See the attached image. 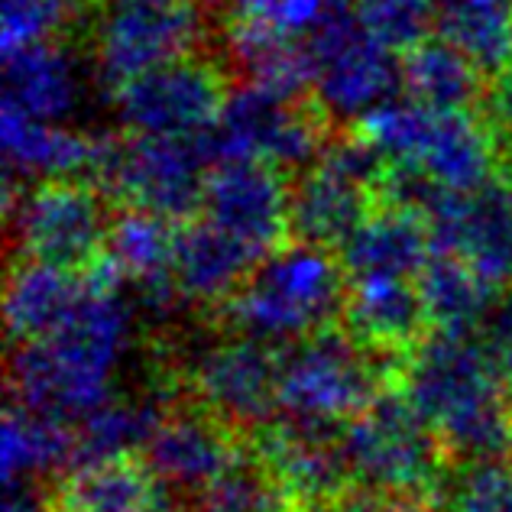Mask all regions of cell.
Returning <instances> with one entry per match:
<instances>
[{"label":"cell","mask_w":512,"mask_h":512,"mask_svg":"<svg viewBox=\"0 0 512 512\" xmlns=\"http://www.w3.org/2000/svg\"><path fill=\"white\" fill-rule=\"evenodd\" d=\"M305 49L315 75L312 94L334 124H360L376 107L399 98L402 59L363 30L354 0H334L328 17L305 36Z\"/></svg>","instance_id":"4fadbf2b"},{"label":"cell","mask_w":512,"mask_h":512,"mask_svg":"<svg viewBox=\"0 0 512 512\" xmlns=\"http://www.w3.org/2000/svg\"><path fill=\"white\" fill-rule=\"evenodd\" d=\"M140 512H198V509H192L185 500H179L172 490H159Z\"/></svg>","instance_id":"f35d334b"},{"label":"cell","mask_w":512,"mask_h":512,"mask_svg":"<svg viewBox=\"0 0 512 512\" xmlns=\"http://www.w3.org/2000/svg\"><path fill=\"white\" fill-rule=\"evenodd\" d=\"M334 133L331 114L312 98H282L260 85L240 82L227 98L218 124L205 137L211 159H263L286 175L315 166Z\"/></svg>","instance_id":"ba28073f"},{"label":"cell","mask_w":512,"mask_h":512,"mask_svg":"<svg viewBox=\"0 0 512 512\" xmlns=\"http://www.w3.org/2000/svg\"><path fill=\"white\" fill-rule=\"evenodd\" d=\"M88 4H101V0H88Z\"/></svg>","instance_id":"ab89813d"},{"label":"cell","mask_w":512,"mask_h":512,"mask_svg":"<svg viewBox=\"0 0 512 512\" xmlns=\"http://www.w3.org/2000/svg\"><path fill=\"white\" fill-rule=\"evenodd\" d=\"M140 457L163 490L201 496L237 461L240 451L234 448L231 425L218 415L205 409H179L163 412Z\"/></svg>","instance_id":"e0dca14e"},{"label":"cell","mask_w":512,"mask_h":512,"mask_svg":"<svg viewBox=\"0 0 512 512\" xmlns=\"http://www.w3.org/2000/svg\"><path fill=\"white\" fill-rule=\"evenodd\" d=\"M347 331L370 350H412L425 338L428 312L419 279L370 276L347 279Z\"/></svg>","instance_id":"603a6c76"},{"label":"cell","mask_w":512,"mask_h":512,"mask_svg":"<svg viewBox=\"0 0 512 512\" xmlns=\"http://www.w3.org/2000/svg\"><path fill=\"white\" fill-rule=\"evenodd\" d=\"M198 512H289V493L260 457H240L198 496Z\"/></svg>","instance_id":"d6a6232c"},{"label":"cell","mask_w":512,"mask_h":512,"mask_svg":"<svg viewBox=\"0 0 512 512\" xmlns=\"http://www.w3.org/2000/svg\"><path fill=\"white\" fill-rule=\"evenodd\" d=\"M175 234H179V224L140 208H124L111 224L104 266L117 276L120 286L127 282L137 302L150 312H166L179 299Z\"/></svg>","instance_id":"d6986e66"},{"label":"cell","mask_w":512,"mask_h":512,"mask_svg":"<svg viewBox=\"0 0 512 512\" xmlns=\"http://www.w3.org/2000/svg\"><path fill=\"white\" fill-rule=\"evenodd\" d=\"M483 117L493 127L496 140L503 146L506 156V169H512V72H506L503 78H496L487 91V101H483Z\"/></svg>","instance_id":"8d00e7d4"},{"label":"cell","mask_w":512,"mask_h":512,"mask_svg":"<svg viewBox=\"0 0 512 512\" xmlns=\"http://www.w3.org/2000/svg\"><path fill=\"white\" fill-rule=\"evenodd\" d=\"M7 156V175L23 182L39 179H88L98 137L75 130L72 124H46L4 104L0 127Z\"/></svg>","instance_id":"cb8c5ba5"},{"label":"cell","mask_w":512,"mask_h":512,"mask_svg":"<svg viewBox=\"0 0 512 512\" xmlns=\"http://www.w3.org/2000/svg\"><path fill=\"white\" fill-rule=\"evenodd\" d=\"M163 490L143 457L82 461L56 493L59 512H140Z\"/></svg>","instance_id":"f1b7e54d"},{"label":"cell","mask_w":512,"mask_h":512,"mask_svg":"<svg viewBox=\"0 0 512 512\" xmlns=\"http://www.w3.org/2000/svg\"><path fill=\"white\" fill-rule=\"evenodd\" d=\"M435 30L496 82L512 72V0H438Z\"/></svg>","instance_id":"f546056e"},{"label":"cell","mask_w":512,"mask_h":512,"mask_svg":"<svg viewBox=\"0 0 512 512\" xmlns=\"http://www.w3.org/2000/svg\"><path fill=\"white\" fill-rule=\"evenodd\" d=\"M354 13L373 39L402 52L431 39L438 20V0H354Z\"/></svg>","instance_id":"836d02e7"},{"label":"cell","mask_w":512,"mask_h":512,"mask_svg":"<svg viewBox=\"0 0 512 512\" xmlns=\"http://www.w3.org/2000/svg\"><path fill=\"white\" fill-rule=\"evenodd\" d=\"M4 104L46 124H72L85 104L82 62L65 43L33 46L7 56Z\"/></svg>","instance_id":"7402d4cb"},{"label":"cell","mask_w":512,"mask_h":512,"mask_svg":"<svg viewBox=\"0 0 512 512\" xmlns=\"http://www.w3.org/2000/svg\"><path fill=\"white\" fill-rule=\"evenodd\" d=\"M347 286L338 253L289 240L256 263L221 312L234 334L266 347H292L344 318Z\"/></svg>","instance_id":"3957f363"},{"label":"cell","mask_w":512,"mask_h":512,"mask_svg":"<svg viewBox=\"0 0 512 512\" xmlns=\"http://www.w3.org/2000/svg\"><path fill=\"white\" fill-rule=\"evenodd\" d=\"M350 483L386 500L409 503L438 490L444 448L415 406L399 393H380L341 428Z\"/></svg>","instance_id":"8992f818"},{"label":"cell","mask_w":512,"mask_h":512,"mask_svg":"<svg viewBox=\"0 0 512 512\" xmlns=\"http://www.w3.org/2000/svg\"><path fill=\"white\" fill-rule=\"evenodd\" d=\"M137 334L133 305L111 269L91 273L82 299L43 341L17 344L10 386L26 409L78 428L117 399V376Z\"/></svg>","instance_id":"6da1fadb"},{"label":"cell","mask_w":512,"mask_h":512,"mask_svg":"<svg viewBox=\"0 0 512 512\" xmlns=\"http://www.w3.org/2000/svg\"><path fill=\"white\" fill-rule=\"evenodd\" d=\"M163 419L150 399H114L75 428L78 461H104V457H130L146 448L153 428Z\"/></svg>","instance_id":"4dcf8cb0"},{"label":"cell","mask_w":512,"mask_h":512,"mask_svg":"<svg viewBox=\"0 0 512 512\" xmlns=\"http://www.w3.org/2000/svg\"><path fill=\"white\" fill-rule=\"evenodd\" d=\"M211 166L205 140L140 137L124 130L98 137L88 182L98 185L107 201L185 224L201 214Z\"/></svg>","instance_id":"5b68a950"},{"label":"cell","mask_w":512,"mask_h":512,"mask_svg":"<svg viewBox=\"0 0 512 512\" xmlns=\"http://www.w3.org/2000/svg\"><path fill=\"white\" fill-rule=\"evenodd\" d=\"M292 175L263 159H218L208 172L201 218L221 227L256 256L292 240Z\"/></svg>","instance_id":"2e32d148"},{"label":"cell","mask_w":512,"mask_h":512,"mask_svg":"<svg viewBox=\"0 0 512 512\" xmlns=\"http://www.w3.org/2000/svg\"><path fill=\"white\" fill-rule=\"evenodd\" d=\"M431 253H435V237H431L428 221L422 218V211L402 205V201H376L373 211L338 250L347 279H419Z\"/></svg>","instance_id":"ffe728a7"},{"label":"cell","mask_w":512,"mask_h":512,"mask_svg":"<svg viewBox=\"0 0 512 512\" xmlns=\"http://www.w3.org/2000/svg\"><path fill=\"white\" fill-rule=\"evenodd\" d=\"M0 457L7 487H43L62 467L78 461L75 428L13 402L4 419Z\"/></svg>","instance_id":"4316f807"},{"label":"cell","mask_w":512,"mask_h":512,"mask_svg":"<svg viewBox=\"0 0 512 512\" xmlns=\"http://www.w3.org/2000/svg\"><path fill=\"white\" fill-rule=\"evenodd\" d=\"M487 344L493 350V360L500 367L506 393L512 399V286L500 295V302H496L487 321Z\"/></svg>","instance_id":"d590c367"},{"label":"cell","mask_w":512,"mask_h":512,"mask_svg":"<svg viewBox=\"0 0 512 512\" xmlns=\"http://www.w3.org/2000/svg\"><path fill=\"white\" fill-rule=\"evenodd\" d=\"M435 512H512V467L506 461L464 464L441 487Z\"/></svg>","instance_id":"e575fe53"},{"label":"cell","mask_w":512,"mask_h":512,"mask_svg":"<svg viewBox=\"0 0 512 512\" xmlns=\"http://www.w3.org/2000/svg\"><path fill=\"white\" fill-rule=\"evenodd\" d=\"M185 383L198 406L227 425L263 428L279 412V354L244 334L198 344L185 357Z\"/></svg>","instance_id":"9a60e30c"},{"label":"cell","mask_w":512,"mask_h":512,"mask_svg":"<svg viewBox=\"0 0 512 512\" xmlns=\"http://www.w3.org/2000/svg\"><path fill=\"white\" fill-rule=\"evenodd\" d=\"M256 457L273 470L286 493L302 503L338 496L350 483L341 451V428L308 425L282 415L260 428Z\"/></svg>","instance_id":"ac0fdd59"},{"label":"cell","mask_w":512,"mask_h":512,"mask_svg":"<svg viewBox=\"0 0 512 512\" xmlns=\"http://www.w3.org/2000/svg\"><path fill=\"white\" fill-rule=\"evenodd\" d=\"M402 396L454 461L493 464L509 457L512 399L480 334H425L402 360Z\"/></svg>","instance_id":"7a4b0ae2"},{"label":"cell","mask_w":512,"mask_h":512,"mask_svg":"<svg viewBox=\"0 0 512 512\" xmlns=\"http://www.w3.org/2000/svg\"><path fill=\"white\" fill-rule=\"evenodd\" d=\"M422 302L428 312V325L448 334H477L487 328L496 302H500V286L464 263L461 256L435 250L425 269L419 273Z\"/></svg>","instance_id":"484cf974"},{"label":"cell","mask_w":512,"mask_h":512,"mask_svg":"<svg viewBox=\"0 0 512 512\" xmlns=\"http://www.w3.org/2000/svg\"><path fill=\"white\" fill-rule=\"evenodd\" d=\"M383 201L422 211L435 250L461 256L496 286H512V188H503V182L448 192L406 169H389Z\"/></svg>","instance_id":"8fae6325"},{"label":"cell","mask_w":512,"mask_h":512,"mask_svg":"<svg viewBox=\"0 0 512 512\" xmlns=\"http://www.w3.org/2000/svg\"><path fill=\"white\" fill-rule=\"evenodd\" d=\"M88 279L69 269L20 256L7 276L4 315L13 344H33L52 334L82 299Z\"/></svg>","instance_id":"d4e9b609"},{"label":"cell","mask_w":512,"mask_h":512,"mask_svg":"<svg viewBox=\"0 0 512 512\" xmlns=\"http://www.w3.org/2000/svg\"><path fill=\"white\" fill-rule=\"evenodd\" d=\"M231 91V69L224 59L192 52L130 78L111 91V101L127 133L205 140Z\"/></svg>","instance_id":"5bb4252c"},{"label":"cell","mask_w":512,"mask_h":512,"mask_svg":"<svg viewBox=\"0 0 512 512\" xmlns=\"http://www.w3.org/2000/svg\"><path fill=\"white\" fill-rule=\"evenodd\" d=\"M354 130L393 169H406L448 192H474L500 182V169H506L503 146L477 111H431L412 98H393Z\"/></svg>","instance_id":"277c9868"},{"label":"cell","mask_w":512,"mask_h":512,"mask_svg":"<svg viewBox=\"0 0 512 512\" xmlns=\"http://www.w3.org/2000/svg\"><path fill=\"white\" fill-rule=\"evenodd\" d=\"M389 169L357 130L334 137L318 163L292 179V240L338 253L383 198Z\"/></svg>","instance_id":"7c38bea8"},{"label":"cell","mask_w":512,"mask_h":512,"mask_svg":"<svg viewBox=\"0 0 512 512\" xmlns=\"http://www.w3.org/2000/svg\"><path fill=\"white\" fill-rule=\"evenodd\" d=\"M260 263L247 244H240L205 218L179 224L175 234V289L182 302L227 305L234 292Z\"/></svg>","instance_id":"44dd1931"},{"label":"cell","mask_w":512,"mask_h":512,"mask_svg":"<svg viewBox=\"0 0 512 512\" xmlns=\"http://www.w3.org/2000/svg\"><path fill=\"white\" fill-rule=\"evenodd\" d=\"M487 75L448 39H425L402 56V91L431 111H477L487 101Z\"/></svg>","instance_id":"83f0119b"},{"label":"cell","mask_w":512,"mask_h":512,"mask_svg":"<svg viewBox=\"0 0 512 512\" xmlns=\"http://www.w3.org/2000/svg\"><path fill=\"white\" fill-rule=\"evenodd\" d=\"M302 512H402L396 506V500H386V496H376V493H338V496H328V500H318V503H308Z\"/></svg>","instance_id":"74e56055"},{"label":"cell","mask_w":512,"mask_h":512,"mask_svg":"<svg viewBox=\"0 0 512 512\" xmlns=\"http://www.w3.org/2000/svg\"><path fill=\"white\" fill-rule=\"evenodd\" d=\"M376 350L328 328L279 354V412L286 419L344 428L383 393Z\"/></svg>","instance_id":"30bf717a"},{"label":"cell","mask_w":512,"mask_h":512,"mask_svg":"<svg viewBox=\"0 0 512 512\" xmlns=\"http://www.w3.org/2000/svg\"><path fill=\"white\" fill-rule=\"evenodd\" d=\"M88 0H0V43L4 56L20 49L65 43L78 23Z\"/></svg>","instance_id":"1f68e13d"},{"label":"cell","mask_w":512,"mask_h":512,"mask_svg":"<svg viewBox=\"0 0 512 512\" xmlns=\"http://www.w3.org/2000/svg\"><path fill=\"white\" fill-rule=\"evenodd\" d=\"M7 214L17 250L69 273L104 263L114 218L107 195L88 179H39L23 188L7 185Z\"/></svg>","instance_id":"9c48e42d"},{"label":"cell","mask_w":512,"mask_h":512,"mask_svg":"<svg viewBox=\"0 0 512 512\" xmlns=\"http://www.w3.org/2000/svg\"><path fill=\"white\" fill-rule=\"evenodd\" d=\"M205 33V0H101L88 20L94 78L114 91L143 72L201 52Z\"/></svg>","instance_id":"52a82bcc"}]
</instances>
